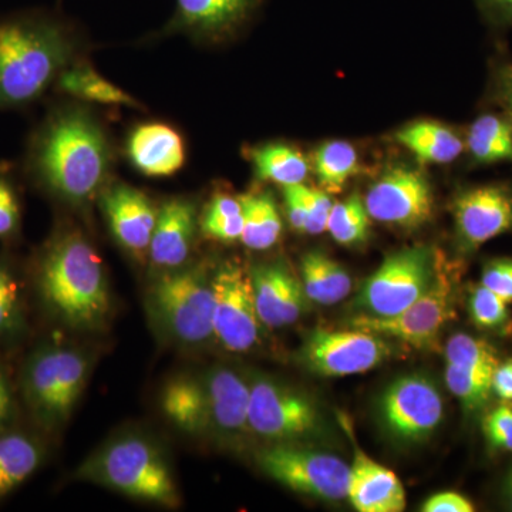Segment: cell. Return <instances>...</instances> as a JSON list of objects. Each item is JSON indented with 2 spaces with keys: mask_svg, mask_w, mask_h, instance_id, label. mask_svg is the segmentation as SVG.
<instances>
[{
  "mask_svg": "<svg viewBox=\"0 0 512 512\" xmlns=\"http://www.w3.org/2000/svg\"><path fill=\"white\" fill-rule=\"evenodd\" d=\"M116 150L99 114L80 101L56 104L30 134L26 174L47 195L87 207L110 183Z\"/></svg>",
  "mask_w": 512,
  "mask_h": 512,
  "instance_id": "1",
  "label": "cell"
},
{
  "mask_svg": "<svg viewBox=\"0 0 512 512\" xmlns=\"http://www.w3.org/2000/svg\"><path fill=\"white\" fill-rule=\"evenodd\" d=\"M86 47L74 26L50 13L0 19V111L42 100L70 64L86 57Z\"/></svg>",
  "mask_w": 512,
  "mask_h": 512,
  "instance_id": "2",
  "label": "cell"
},
{
  "mask_svg": "<svg viewBox=\"0 0 512 512\" xmlns=\"http://www.w3.org/2000/svg\"><path fill=\"white\" fill-rule=\"evenodd\" d=\"M37 288L46 308L63 325L97 330L110 318L109 281L103 259L77 228H62L37 261Z\"/></svg>",
  "mask_w": 512,
  "mask_h": 512,
  "instance_id": "3",
  "label": "cell"
},
{
  "mask_svg": "<svg viewBox=\"0 0 512 512\" xmlns=\"http://www.w3.org/2000/svg\"><path fill=\"white\" fill-rule=\"evenodd\" d=\"M77 477L146 503L177 507L180 493L156 444L137 434L107 441L77 471Z\"/></svg>",
  "mask_w": 512,
  "mask_h": 512,
  "instance_id": "4",
  "label": "cell"
},
{
  "mask_svg": "<svg viewBox=\"0 0 512 512\" xmlns=\"http://www.w3.org/2000/svg\"><path fill=\"white\" fill-rule=\"evenodd\" d=\"M148 309L161 332L178 345L194 348L215 338V293L205 266L160 274L148 291Z\"/></svg>",
  "mask_w": 512,
  "mask_h": 512,
  "instance_id": "5",
  "label": "cell"
},
{
  "mask_svg": "<svg viewBox=\"0 0 512 512\" xmlns=\"http://www.w3.org/2000/svg\"><path fill=\"white\" fill-rule=\"evenodd\" d=\"M90 369V356L79 349L50 346L30 357L23 372V394L43 427L57 429L69 420Z\"/></svg>",
  "mask_w": 512,
  "mask_h": 512,
  "instance_id": "6",
  "label": "cell"
},
{
  "mask_svg": "<svg viewBox=\"0 0 512 512\" xmlns=\"http://www.w3.org/2000/svg\"><path fill=\"white\" fill-rule=\"evenodd\" d=\"M249 380V430L255 437L268 444H289L325 434V416L309 394L265 375Z\"/></svg>",
  "mask_w": 512,
  "mask_h": 512,
  "instance_id": "7",
  "label": "cell"
},
{
  "mask_svg": "<svg viewBox=\"0 0 512 512\" xmlns=\"http://www.w3.org/2000/svg\"><path fill=\"white\" fill-rule=\"evenodd\" d=\"M440 387L423 373L396 377L377 400V421L397 446H416L431 439L444 420Z\"/></svg>",
  "mask_w": 512,
  "mask_h": 512,
  "instance_id": "8",
  "label": "cell"
},
{
  "mask_svg": "<svg viewBox=\"0 0 512 512\" xmlns=\"http://www.w3.org/2000/svg\"><path fill=\"white\" fill-rule=\"evenodd\" d=\"M256 464L266 476L295 493L323 501L348 498V464L305 443L269 444L256 453Z\"/></svg>",
  "mask_w": 512,
  "mask_h": 512,
  "instance_id": "9",
  "label": "cell"
},
{
  "mask_svg": "<svg viewBox=\"0 0 512 512\" xmlns=\"http://www.w3.org/2000/svg\"><path fill=\"white\" fill-rule=\"evenodd\" d=\"M437 262L424 247L386 256L357 292L355 308L362 315L392 318L421 298L436 278Z\"/></svg>",
  "mask_w": 512,
  "mask_h": 512,
  "instance_id": "10",
  "label": "cell"
},
{
  "mask_svg": "<svg viewBox=\"0 0 512 512\" xmlns=\"http://www.w3.org/2000/svg\"><path fill=\"white\" fill-rule=\"evenodd\" d=\"M457 276L443 261L437 262L436 278L429 291L392 318L357 315L350 320L353 328L369 330L383 338L402 340L416 349L436 345L441 332L456 316Z\"/></svg>",
  "mask_w": 512,
  "mask_h": 512,
  "instance_id": "11",
  "label": "cell"
},
{
  "mask_svg": "<svg viewBox=\"0 0 512 512\" xmlns=\"http://www.w3.org/2000/svg\"><path fill=\"white\" fill-rule=\"evenodd\" d=\"M390 356L386 338L369 330L315 329L302 343L298 360L315 375L345 377L370 372Z\"/></svg>",
  "mask_w": 512,
  "mask_h": 512,
  "instance_id": "12",
  "label": "cell"
},
{
  "mask_svg": "<svg viewBox=\"0 0 512 512\" xmlns=\"http://www.w3.org/2000/svg\"><path fill=\"white\" fill-rule=\"evenodd\" d=\"M212 286L215 339L228 352H251L258 345L262 325L256 312L251 269L239 262H225L212 274Z\"/></svg>",
  "mask_w": 512,
  "mask_h": 512,
  "instance_id": "13",
  "label": "cell"
},
{
  "mask_svg": "<svg viewBox=\"0 0 512 512\" xmlns=\"http://www.w3.org/2000/svg\"><path fill=\"white\" fill-rule=\"evenodd\" d=\"M370 218L403 229L423 227L433 215V192L427 178L410 167H394L367 191Z\"/></svg>",
  "mask_w": 512,
  "mask_h": 512,
  "instance_id": "14",
  "label": "cell"
},
{
  "mask_svg": "<svg viewBox=\"0 0 512 512\" xmlns=\"http://www.w3.org/2000/svg\"><path fill=\"white\" fill-rule=\"evenodd\" d=\"M458 245L474 252L491 239L512 232V185L484 184L466 188L453 202Z\"/></svg>",
  "mask_w": 512,
  "mask_h": 512,
  "instance_id": "15",
  "label": "cell"
},
{
  "mask_svg": "<svg viewBox=\"0 0 512 512\" xmlns=\"http://www.w3.org/2000/svg\"><path fill=\"white\" fill-rule=\"evenodd\" d=\"M100 207L114 239L137 259L148 256L158 208L143 191L124 183H110L100 194Z\"/></svg>",
  "mask_w": 512,
  "mask_h": 512,
  "instance_id": "16",
  "label": "cell"
},
{
  "mask_svg": "<svg viewBox=\"0 0 512 512\" xmlns=\"http://www.w3.org/2000/svg\"><path fill=\"white\" fill-rule=\"evenodd\" d=\"M261 0H177L164 35H184L215 43L237 32L258 9Z\"/></svg>",
  "mask_w": 512,
  "mask_h": 512,
  "instance_id": "17",
  "label": "cell"
},
{
  "mask_svg": "<svg viewBox=\"0 0 512 512\" xmlns=\"http://www.w3.org/2000/svg\"><path fill=\"white\" fill-rule=\"evenodd\" d=\"M200 231V214L192 198H170L158 208L156 228L151 238L147 259L156 271L184 268Z\"/></svg>",
  "mask_w": 512,
  "mask_h": 512,
  "instance_id": "18",
  "label": "cell"
},
{
  "mask_svg": "<svg viewBox=\"0 0 512 512\" xmlns=\"http://www.w3.org/2000/svg\"><path fill=\"white\" fill-rule=\"evenodd\" d=\"M251 278L256 312L262 325L281 329L301 319L308 298L302 282L284 262L255 266Z\"/></svg>",
  "mask_w": 512,
  "mask_h": 512,
  "instance_id": "19",
  "label": "cell"
},
{
  "mask_svg": "<svg viewBox=\"0 0 512 512\" xmlns=\"http://www.w3.org/2000/svg\"><path fill=\"white\" fill-rule=\"evenodd\" d=\"M355 447L350 467L348 500L359 512H402L406 508V491L400 478L390 468L377 463L357 446L352 426L342 421Z\"/></svg>",
  "mask_w": 512,
  "mask_h": 512,
  "instance_id": "20",
  "label": "cell"
},
{
  "mask_svg": "<svg viewBox=\"0 0 512 512\" xmlns=\"http://www.w3.org/2000/svg\"><path fill=\"white\" fill-rule=\"evenodd\" d=\"M204 375L210 399V436L238 440L249 430L251 380L227 366L212 367Z\"/></svg>",
  "mask_w": 512,
  "mask_h": 512,
  "instance_id": "21",
  "label": "cell"
},
{
  "mask_svg": "<svg viewBox=\"0 0 512 512\" xmlns=\"http://www.w3.org/2000/svg\"><path fill=\"white\" fill-rule=\"evenodd\" d=\"M127 157L146 177H171L184 167L185 143L177 128L153 121L140 124L127 138Z\"/></svg>",
  "mask_w": 512,
  "mask_h": 512,
  "instance_id": "22",
  "label": "cell"
},
{
  "mask_svg": "<svg viewBox=\"0 0 512 512\" xmlns=\"http://www.w3.org/2000/svg\"><path fill=\"white\" fill-rule=\"evenodd\" d=\"M161 410L190 436H210V399L204 375H181L165 384Z\"/></svg>",
  "mask_w": 512,
  "mask_h": 512,
  "instance_id": "23",
  "label": "cell"
},
{
  "mask_svg": "<svg viewBox=\"0 0 512 512\" xmlns=\"http://www.w3.org/2000/svg\"><path fill=\"white\" fill-rule=\"evenodd\" d=\"M53 90L80 103L144 110L140 101L121 90L110 80L104 79L86 57L70 64L60 74Z\"/></svg>",
  "mask_w": 512,
  "mask_h": 512,
  "instance_id": "24",
  "label": "cell"
},
{
  "mask_svg": "<svg viewBox=\"0 0 512 512\" xmlns=\"http://www.w3.org/2000/svg\"><path fill=\"white\" fill-rule=\"evenodd\" d=\"M396 140L426 164H450L466 150L463 137L436 121H417L402 128Z\"/></svg>",
  "mask_w": 512,
  "mask_h": 512,
  "instance_id": "25",
  "label": "cell"
},
{
  "mask_svg": "<svg viewBox=\"0 0 512 512\" xmlns=\"http://www.w3.org/2000/svg\"><path fill=\"white\" fill-rule=\"evenodd\" d=\"M301 282L306 298L323 306L336 305L352 292V278L348 271L320 251L303 255Z\"/></svg>",
  "mask_w": 512,
  "mask_h": 512,
  "instance_id": "26",
  "label": "cell"
},
{
  "mask_svg": "<svg viewBox=\"0 0 512 512\" xmlns=\"http://www.w3.org/2000/svg\"><path fill=\"white\" fill-rule=\"evenodd\" d=\"M466 148L477 165L512 163V120L505 114L484 113L468 128Z\"/></svg>",
  "mask_w": 512,
  "mask_h": 512,
  "instance_id": "27",
  "label": "cell"
},
{
  "mask_svg": "<svg viewBox=\"0 0 512 512\" xmlns=\"http://www.w3.org/2000/svg\"><path fill=\"white\" fill-rule=\"evenodd\" d=\"M244 229L241 241L252 251H266L278 244L282 234V217L269 194L241 195Z\"/></svg>",
  "mask_w": 512,
  "mask_h": 512,
  "instance_id": "28",
  "label": "cell"
},
{
  "mask_svg": "<svg viewBox=\"0 0 512 512\" xmlns=\"http://www.w3.org/2000/svg\"><path fill=\"white\" fill-rule=\"evenodd\" d=\"M249 156L259 180L289 187L303 184L308 177V161L301 151L288 144H264L251 150Z\"/></svg>",
  "mask_w": 512,
  "mask_h": 512,
  "instance_id": "29",
  "label": "cell"
},
{
  "mask_svg": "<svg viewBox=\"0 0 512 512\" xmlns=\"http://www.w3.org/2000/svg\"><path fill=\"white\" fill-rule=\"evenodd\" d=\"M42 453L35 441L23 434L0 437V498L12 493L39 467Z\"/></svg>",
  "mask_w": 512,
  "mask_h": 512,
  "instance_id": "30",
  "label": "cell"
},
{
  "mask_svg": "<svg viewBox=\"0 0 512 512\" xmlns=\"http://www.w3.org/2000/svg\"><path fill=\"white\" fill-rule=\"evenodd\" d=\"M313 171L328 192H339L357 173L359 158L355 147L346 141H329L313 153Z\"/></svg>",
  "mask_w": 512,
  "mask_h": 512,
  "instance_id": "31",
  "label": "cell"
},
{
  "mask_svg": "<svg viewBox=\"0 0 512 512\" xmlns=\"http://www.w3.org/2000/svg\"><path fill=\"white\" fill-rule=\"evenodd\" d=\"M468 315L478 329L487 333L511 338L512 312L510 303L495 295L493 291L478 284L470 289L467 301Z\"/></svg>",
  "mask_w": 512,
  "mask_h": 512,
  "instance_id": "32",
  "label": "cell"
},
{
  "mask_svg": "<svg viewBox=\"0 0 512 512\" xmlns=\"http://www.w3.org/2000/svg\"><path fill=\"white\" fill-rule=\"evenodd\" d=\"M370 220L365 201L357 194L350 195L348 200L333 204L326 231L338 244L352 247L369 237Z\"/></svg>",
  "mask_w": 512,
  "mask_h": 512,
  "instance_id": "33",
  "label": "cell"
},
{
  "mask_svg": "<svg viewBox=\"0 0 512 512\" xmlns=\"http://www.w3.org/2000/svg\"><path fill=\"white\" fill-rule=\"evenodd\" d=\"M446 384L466 416L485 412L493 399V377L446 363Z\"/></svg>",
  "mask_w": 512,
  "mask_h": 512,
  "instance_id": "34",
  "label": "cell"
},
{
  "mask_svg": "<svg viewBox=\"0 0 512 512\" xmlns=\"http://www.w3.org/2000/svg\"><path fill=\"white\" fill-rule=\"evenodd\" d=\"M446 363L493 377L495 367L500 363V357L494 346H491L487 340L476 338L468 333H456L448 339Z\"/></svg>",
  "mask_w": 512,
  "mask_h": 512,
  "instance_id": "35",
  "label": "cell"
},
{
  "mask_svg": "<svg viewBox=\"0 0 512 512\" xmlns=\"http://www.w3.org/2000/svg\"><path fill=\"white\" fill-rule=\"evenodd\" d=\"M481 431L490 453H512V404L500 402L485 410Z\"/></svg>",
  "mask_w": 512,
  "mask_h": 512,
  "instance_id": "36",
  "label": "cell"
},
{
  "mask_svg": "<svg viewBox=\"0 0 512 512\" xmlns=\"http://www.w3.org/2000/svg\"><path fill=\"white\" fill-rule=\"evenodd\" d=\"M22 220V207L8 168H0V239L13 237Z\"/></svg>",
  "mask_w": 512,
  "mask_h": 512,
  "instance_id": "37",
  "label": "cell"
},
{
  "mask_svg": "<svg viewBox=\"0 0 512 512\" xmlns=\"http://www.w3.org/2000/svg\"><path fill=\"white\" fill-rule=\"evenodd\" d=\"M299 192H301L306 214H308L306 234H323L326 227H328L330 211L333 208V202L330 200L328 191L299 184Z\"/></svg>",
  "mask_w": 512,
  "mask_h": 512,
  "instance_id": "38",
  "label": "cell"
},
{
  "mask_svg": "<svg viewBox=\"0 0 512 512\" xmlns=\"http://www.w3.org/2000/svg\"><path fill=\"white\" fill-rule=\"evenodd\" d=\"M480 284L507 303H512V258H493L485 262Z\"/></svg>",
  "mask_w": 512,
  "mask_h": 512,
  "instance_id": "39",
  "label": "cell"
},
{
  "mask_svg": "<svg viewBox=\"0 0 512 512\" xmlns=\"http://www.w3.org/2000/svg\"><path fill=\"white\" fill-rule=\"evenodd\" d=\"M490 100L503 110L512 120V62L510 59H497L491 69Z\"/></svg>",
  "mask_w": 512,
  "mask_h": 512,
  "instance_id": "40",
  "label": "cell"
},
{
  "mask_svg": "<svg viewBox=\"0 0 512 512\" xmlns=\"http://www.w3.org/2000/svg\"><path fill=\"white\" fill-rule=\"evenodd\" d=\"M18 313V284L9 269L0 264V332L15 325Z\"/></svg>",
  "mask_w": 512,
  "mask_h": 512,
  "instance_id": "41",
  "label": "cell"
},
{
  "mask_svg": "<svg viewBox=\"0 0 512 512\" xmlns=\"http://www.w3.org/2000/svg\"><path fill=\"white\" fill-rule=\"evenodd\" d=\"M244 229V215L229 218H202L200 217V231L204 237L212 241L229 242L238 241Z\"/></svg>",
  "mask_w": 512,
  "mask_h": 512,
  "instance_id": "42",
  "label": "cell"
},
{
  "mask_svg": "<svg viewBox=\"0 0 512 512\" xmlns=\"http://www.w3.org/2000/svg\"><path fill=\"white\" fill-rule=\"evenodd\" d=\"M423 512H473V501L457 491H441L431 495L421 505Z\"/></svg>",
  "mask_w": 512,
  "mask_h": 512,
  "instance_id": "43",
  "label": "cell"
},
{
  "mask_svg": "<svg viewBox=\"0 0 512 512\" xmlns=\"http://www.w3.org/2000/svg\"><path fill=\"white\" fill-rule=\"evenodd\" d=\"M487 25L497 30L512 28V0H474Z\"/></svg>",
  "mask_w": 512,
  "mask_h": 512,
  "instance_id": "44",
  "label": "cell"
},
{
  "mask_svg": "<svg viewBox=\"0 0 512 512\" xmlns=\"http://www.w3.org/2000/svg\"><path fill=\"white\" fill-rule=\"evenodd\" d=\"M284 197L286 202V214H288L289 224L293 231L306 234V225H308V214H306L305 204H303L299 184L284 187Z\"/></svg>",
  "mask_w": 512,
  "mask_h": 512,
  "instance_id": "45",
  "label": "cell"
},
{
  "mask_svg": "<svg viewBox=\"0 0 512 512\" xmlns=\"http://www.w3.org/2000/svg\"><path fill=\"white\" fill-rule=\"evenodd\" d=\"M493 396L512 404V357L500 360L493 375Z\"/></svg>",
  "mask_w": 512,
  "mask_h": 512,
  "instance_id": "46",
  "label": "cell"
},
{
  "mask_svg": "<svg viewBox=\"0 0 512 512\" xmlns=\"http://www.w3.org/2000/svg\"><path fill=\"white\" fill-rule=\"evenodd\" d=\"M12 409V393H10L8 380L0 373V426L9 419Z\"/></svg>",
  "mask_w": 512,
  "mask_h": 512,
  "instance_id": "47",
  "label": "cell"
},
{
  "mask_svg": "<svg viewBox=\"0 0 512 512\" xmlns=\"http://www.w3.org/2000/svg\"><path fill=\"white\" fill-rule=\"evenodd\" d=\"M504 497L507 500L508 505H510L512 510V468L510 473H508L507 478L504 481Z\"/></svg>",
  "mask_w": 512,
  "mask_h": 512,
  "instance_id": "48",
  "label": "cell"
}]
</instances>
